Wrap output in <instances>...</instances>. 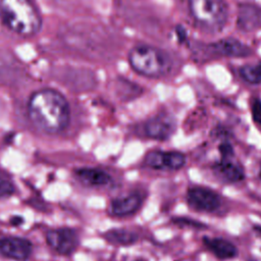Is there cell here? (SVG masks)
Listing matches in <instances>:
<instances>
[{
	"instance_id": "4fadbf2b",
	"label": "cell",
	"mask_w": 261,
	"mask_h": 261,
	"mask_svg": "<svg viewBox=\"0 0 261 261\" xmlns=\"http://www.w3.org/2000/svg\"><path fill=\"white\" fill-rule=\"evenodd\" d=\"M77 179L89 187H105L108 186L112 178L105 170L95 167H83L75 171Z\"/></svg>"
},
{
	"instance_id": "52a82bcc",
	"label": "cell",
	"mask_w": 261,
	"mask_h": 261,
	"mask_svg": "<svg viewBox=\"0 0 261 261\" xmlns=\"http://www.w3.org/2000/svg\"><path fill=\"white\" fill-rule=\"evenodd\" d=\"M144 163L154 169L176 170L186 164V156L177 151H151L146 155Z\"/></svg>"
},
{
	"instance_id": "277c9868",
	"label": "cell",
	"mask_w": 261,
	"mask_h": 261,
	"mask_svg": "<svg viewBox=\"0 0 261 261\" xmlns=\"http://www.w3.org/2000/svg\"><path fill=\"white\" fill-rule=\"evenodd\" d=\"M190 13L196 22L210 32L220 31L227 20L224 0H189Z\"/></svg>"
},
{
	"instance_id": "9a60e30c",
	"label": "cell",
	"mask_w": 261,
	"mask_h": 261,
	"mask_svg": "<svg viewBox=\"0 0 261 261\" xmlns=\"http://www.w3.org/2000/svg\"><path fill=\"white\" fill-rule=\"evenodd\" d=\"M213 169L217 176L228 182L241 181L245 176L243 169L229 160L221 159L214 165Z\"/></svg>"
},
{
	"instance_id": "ba28073f",
	"label": "cell",
	"mask_w": 261,
	"mask_h": 261,
	"mask_svg": "<svg viewBox=\"0 0 261 261\" xmlns=\"http://www.w3.org/2000/svg\"><path fill=\"white\" fill-rule=\"evenodd\" d=\"M187 200L192 208L199 211L212 212L220 206V197L206 188H191L188 191Z\"/></svg>"
},
{
	"instance_id": "30bf717a",
	"label": "cell",
	"mask_w": 261,
	"mask_h": 261,
	"mask_svg": "<svg viewBox=\"0 0 261 261\" xmlns=\"http://www.w3.org/2000/svg\"><path fill=\"white\" fill-rule=\"evenodd\" d=\"M237 24L244 32L261 29V7L253 3H241L238 7Z\"/></svg>"
},
{
	"instance_id": "44dd1931",
	"label": "cell",
	"mask_w": 261,
	"mask_h": 261,
	"mask_svg": "<svg viewBox=\"0 0 261 261\" xmlns=\"http://www.w3.org/2000/svg\"><path fill=\"white\" fill-rule=\"evenodd\" d=\"M173 222L178 223V224H182V225H192L195 227H202L203 224L197 222L194 219H190V218H186V217H179V218H173Z\"/></svg>"
},
{
	"instance_id": "e0dca14e",
	"label": "cell",
	"mask_w": 261,
	"mask_h": 261,
	"mask_svg": "<svg viewBox=\"0 0 261 261\" xmlns=\"http://www.w3.org/2000/svg\"><path fill=\"white\" fill-rule=\"evenodd\" d=\"M240 75L244 81H246L249 84H261V62L242 66L240 68Z\"/></svg>"
},
{
	"instance_id": "7402d4cb",
	"label": "cell",
	"mask_w": 261,
	"mask_h": 261,
	"mask_svg": "<svg viewBox=\"0 0 261 261\" xmlns=\"http://www.w3.org/2000/svg\"><path fill=\"white\" fill-rule=\"evenodd\" d=\"M175 32H176L177 38H178V40H179L180 42H182V41H185V40L187 39V33H186V30H185V28H182V27L178 25V27L176 28Z\"/></svg>"
},
{
	"instance_id": "ac0fdd59",
	"label": "cell",
	"mask_w": 261,
	"mask_h": 261,
	"mask_svg": "<svg viewBox=\"0 0 261 261\" xmlns=\"http://www.w3.org/2000/svg\"><path fill=\"white\" fill-rule=\"evenodd\" d=\"M15 191L13 181L4 173L0 172V200L12 195Z\"/></svg>"
},
{
	"instance_id": "8992f818",
	"label": "cell",
	"mask_w": 261,
	"mask_h": 261,
	"mask_svg": "<svg viewBox=\"0 0 261 261\" xmlns=\"http://www.w3.org/2000/svg\"><path fill=\"white\" fill-rule=\"evenodd\" d=\"M33 253L32 243L20 237H4L0 239V256L15 260L25 261Z\"/></svg>"
},
{
	"instance_id": "5b68a950",
	"label": "cell",
	"mask_w": 261,
	"mask_h": 261,
	"mask_svg": "<svg viewBox=\"0 0 261 261\" xmlns=\"http://www.w3.org/2000/svg\"><path fill=\"white\" fill-rule=\"evenodd\" d=\"M48 246L60 255L71 254L79 245V236L72 228L61 227L48 230L46 233Z\"/></svg>"
},
{
	"instance_id": "603a6c76",
	"label": "cell",
	"mask_w": 261,
	"mask_h": 261,
	"mask_svg": "<svg viewBox=\"0 0 261 261\" xmlns=\"http://www.w3.org/2000/svg\"><path fill=\"white\" fill-rule=\"evenodd\" d=\"M254 229L256 230V232H258V233L261 236V226H260V225H255V226H254Z\"/></svg>"
},
{
	"instance_id": "6da1fadb",
	"label": "cell",
	"mask_w": 261,
	"mask_h": 261,
	"mask_svg": "<svg viewBox=\"0 0 261 261\" xmlns=\"http://www.w3.org/2000/svg\"><path fill=\"white\" fill-rule=\"evenodd\" d=\"M31 121L41 130L55 134L64 129L69 121V105L56 90L42 89L35 92L29 101Z\"/></svg>"
},
{
	"instance_id": "9c48e42d",
	"label": "cell",
	"mask_w": 261,
	"mask_h": 261,
	"mask_svg": "<svg viewBox=\"0 0 261 261\" xmlns=\"http://www.w3.org/2000/svg\"><path fill=\"white\" fill-rule=\"evenodd\" d=\"M175 120L168 114H160L150 118L144 124V133L154 140H167L175 130Z\"/></svg>"
},
{
	"instance_id": "5bb4252c",
	"label": "cell",
	"mask_w": 261,
	"mask_h": 261,
	"mask_svg": "<svg viewBox=\"0 0 261 261\" xmlns=\"http://www.w3.org/2000/svg\"><path fill=\"white\" fill-rule=\"evenodd\" d=\"M205 246L219 259H230L238 255V249L230 242L221 238H204Z\"/></svg>"
},
{
	"instance_id": "7a4b0ae2",
	"label": "cell",
	"mask_w": 261,
	"mask_h": 261,
	"mask_svg": "<svg viewBox=\"0 0 261 261\" xmlns=\"http://www.w3.org/2000/svg\"><path fill=\"white\" fill-rule=\"evenodd\" d=\"M0 18L11 32L23 37L36 35L42 24L40 12L32 0H0Z\"/></svg>"
},
{
	"instance_id": "d4e9b609",
	"label": "cell",
	"mask_w": 261,
	"mask_h": 261,
	"mask_svg": "<svg viewBox=\"0 0 261 261\" xmlns=\"http://www.w3.org/2000/svg\"><path fill=\"white\" fill-rule=\"evenodd\" d=\"M260 177H261V170H260Z\"/></svg>"
},
{
	"instance_id": "d6986e66",
	"label": "cell",
	"mask_w": 261,
	"mask_h": 261,
	"mask_svg": "<svg viewBox=\"0 0 261 261\" xmlns=\"http://www.w3.org/2000/svg\"><path fill=\"white\" fill-rule=\"evenodd\" d=\"M218 149L223 160H229L233 156V149L228 143H222Z\"/></svg>"
},
{
	"instance_id": "3957f363",
	"label": "cell",
	"mask_w": 261,
	"mask_h": 261,
	"mask_svg": "<svg viewBox=\"0 0 261 261\" xmlns=\"http://www.w3.org/2000/svg\"><path fill=\"white\" fill-rule=\"evenodd\" d=\"M128 62L132 68L148 77H161L171 69L169 55L159 48L150 45H139L130 49Z\"/></svg>"
},
{
	"instance_id": "7c38bea8",
	"label": "cell",
	"mask_w": 261,
	"mask_h": 261,
	"mask_svg": "<svg viewBox=\"0 0 261 261\" xmlns=\"http://www.w3.org/2000/svg\"><path fill=\"white\" fill-rule=\"evenodd\" d=\"M212 48L217 54L226 57H247L252 53L246 44L232 38L219 40L212 44Z\"/></svg>"
},
{
	"instance_id": "ffe728a7",
	"label": "cell",
	"mask_w": 261,
	"mask_h": 261,
	"mask_svg": "<svg viewBox=\"0 0 261 261\" xmlns=\"http://www.w3.org/2000/svg\"><path fill=\"white\" fill-rule=\"evenodd\" d=\"M252 115L256 122L261 124V100L256 98L252 104Z\"/></svg>"
},
{
	"instance_id": "8fae6325",
	"label": "cell",
	"mask_w": 261,
	"mask_h": 261,
	"mask_svg": "<svg viewBox=\"0 0 261 261\" xmlns=\"http://www.w3.org/2000/svg\"><path fill=\"white\" fill-rule=\"evenodd\" d=\"M143 195L132 193L114 199L110 204V212L114 216L123 217L134 214L142 205Z\"/></svg>"
},
{
	"instance_id": "cb8c5ba5",
	"label": "cell",
	"mask_w": 261,
	"mask_h": 261,
	"mask_svg": "<svg viewBox=\"0 0 261 261\" xmlns=\"http://www.w3.org/2000/svg\"><path fill=\"white\" fill-rule=\"evenodd\" d=\"M138 261H145V260H138Z\"/></svg>"
},
{
	"instance_id": "2e32d148",
	"label": "cell",
	"mask_w": 261,
	"mask_h": 261,
	"mask_svg": "<svg viewBox=\"0 0 261 261\" xmlns=\"http://www.w3.org/2000/svg\"><path fill=\"white\" fill-rule=\"evenodd\" d=\"M104 239L113 245L130 246L138 240V236L127 229H111L104 233Z\"/></svg>"
}]
</instances>
